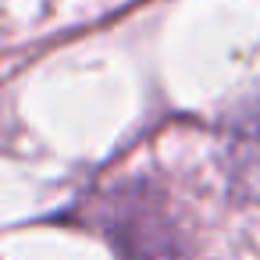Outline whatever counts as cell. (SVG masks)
<instances>
[{
  "instance_id": "cell-1",
  "label": "cell",
  "mask_w": 260,
  "mask_h": 260,
  "mask_svg": "<svg viewBox=\"0 0 260 260\" xmlns=\"http://www.w3.org/2000/svg\"><path fill=\"white\" fill-rule=\"evenodd\" d=\"M111 239L118 242L125 260H175V239L160 217L150 214V207L139 196H125L118 210L111 214Z\"/></svg>"
}]
</instances>
